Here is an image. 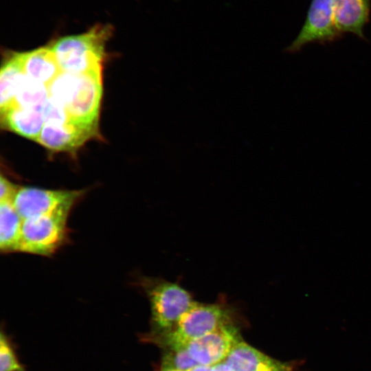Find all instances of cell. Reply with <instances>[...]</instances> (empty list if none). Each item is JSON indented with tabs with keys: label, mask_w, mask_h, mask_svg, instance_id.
<instances>
[{
	"label": "cell",
	"mask_w": 371,
	"mask_h": 371,
	"mask_svg": "<svg viewBox=\"0 0 371 371\" xmlns=\"http://www.w3.org/2000/svg\"><path fill=\"white\" fill-rule=\"evenodd\" d=\"M49 98L65 110L69 120L98 124L102 95V71H62L47 86Z\"/></svg>",
	"instance_id": "cell-1"
},
{
	"label": "cell",
	"mask_w": 371,
	"mask_h": 371,
	"mask_svg": "<svg viewBox=\"0 0 371 371\" xmlns=\"http://www.w3.org/2000/svg\"><path fill=\"white\" fill-rule=\"evenodd\" d=\"M112 32L110 25L98 24L82 34L60 37L49 47L62 71H102L106 45Z\"/></svg>",
	"instance_id": "cell-2"
},
{
	"label": "cell",
	"mask_w": 371,
	"mask_h": 371,
	"mask_svg": "<svg viewBox=\"0 0 371 371\" xmlns=\"http://www.w3.org/2000/svg\"><path fill=\"white\" fill-rule=\"evenodd\" d=\"M229 317V311L220 304H201L195 302L173 328L164 333H153L149 339L169 348H186L190 341L228 323Z\"/></svg>",
	"instance_id": "cell-3"
},
{
	"label": "cell",
	"mask_w": 371,
	"mask_h": 371,
	"mask_svg": "<svg viewBox=\"0 0 371 371\" xmlns=\"http://www.w3.org/2000/svg\"><path fill=\"white\" fill-rule=\"evenodd\" d=\"M140 283L150 301L154 333L173 328L195 303L190 293L175 282L144 278Z\"/></svg>",
	"instance_id": "cell-4"
},
{
	"label": "cell",
	"mask_w": 371,
	"mask_h": 371,
	"mask_svg": "<svg viewBox=\"0 0 371 371\" xmlns=\"http://www.w3.org/2000/svg\"><path fill=\"white\" fill-rule=\"evenodd\" d=\"M68 216L58 212L23 219L19 251L53 255L68 239Z\"/></svg>",
	"instance_id": "cell-5"
},
{
	"label": "cell",
	"mask_w": 371,
	"mask_h": 371,
	"mask_svg": "<svg viewBox=\"0 0 371 371\" xmlns=\"http://www.w3.org/2000/svg\"><path fill=\"white\" fill-rule=\"evenodd\" d=\"M84 193V190H54L19 186L12 203L23 220L58 212L69 214Z\"/></svg>",
	"instance_id": "cell-6"
},
{
	"label": "cell",
	"mask_w": 371,
	"mask_h": 371,
	"mask_svg": "<svg viewBox=\"0 0 371 371\" xmlns=\"http://www.w3.org/2000/svg\"><path fill=\"white\" fill-rule=\"evenodd\" d=\"M342 34L335 23L331 0H312L299 34L285 50L295 53L309 43H330Z\"/></svg>",
	"instance_id": "cell-7"
},
{
	"label": "cell",
	"mask_w": 371,
	"mask_h": 371,
	"mask_svg": "<svg viewBox=\"0 0 371 371\" xmlns=\"http://www.w3.org/2000/svg\"><path fill=\"white\" fill-rule=\"evenodd\" d=\"M99 136L98 124H78L67 120L45 122L36 142L50 150L72 153Z\"/></svg>",
	"instance_id": "cell-8"
},
{
	"label": "cell",
	"mask_w": 371,
	"mask_h": 371,
	"mask_svg": "<svg viewBox=\"0 0 371 371\" xmlns=\"http://www.w3.org/2000/svg\"><path fill=\"white\" fill-rule=\"evenodd\" d=\"M240 340L236 329L228 322L190 341L186 348L199 364L212 366L224 361Z\"/></svg>",
	"instance_id": "cell-9"
},
{
	"label": "cell",
	"mask_w": 371,
	"mask_h": 371,
	"mask_svg": "<svg viewBox=\"0 0 371 371\" xmlns=\"http://www.w3.org/2000/svg\"><path fill=\"white\" fill-rule=\"evenodd\" d=\"M44 104L36 107L14 104L1 112V126L36 142L45 122Z\"/></svg>",
	"instance_id": "cell-10"
},
{
	"label": "cell",
	"mask_w": 371,
	"mask_h": 371,
	"mask_svg": "<svg viewBox=\"0 0 371 371\" xmlns=\"http://www.w3.org/2000/svg\"><path fill=\"white\" fill-rule=\"evenodd\" d=\"M223 361L233 371H294L291 366L268 357L240 340Z\"/></svg>",
	"instance_id": "cell-11"
},
{
	"label": "cell",
	"mask_w": 371,
	"mask_h": 371,
	"mask_svg": "<svg viewBox=\"0 0 371 371\" xmlns=\"http://www.w3.org/2000/svg\"><path fill=\"white\" fill-rule=\"evenodd\" d=\"M336 25L343 34L351 33L364 39V28L370 20V0H331Z\"/></svg>",
	"instance_id": "cell-12"
},
{
	"label": "cell",
	"mask_w": 371,
	"mask_h": 371,
	"mask_svg": "<svg viewBox=\"0 0 371 371\" xmlns=\"http://www.w3.org/2000/svg\"><path fill=\"white\" fill-rule=\"evenodd\" d=\"M17 56L26 76L47 87L62 72L49 46L17 52Z\"/></svg>",
	"instance_id": "cell-13"
},
{
	"label": "cell",
	"mask_w": 371,
	"mask_h": 371,
	"mask_svg": "<svg viewBox=\"0 0 371 371\" xmlns=\"http://www.w3.org/2000/svg\"><path fill=\"white\" fill-rule=\"evenodd\" d=\"M25 77L17 52L9 53L2 64L0 72L1 112L14 105L19 87Z\"/></svg>",
	"instance_id": "cell-14"
},
{
	"label": "cell",
	"mask_w": 371,
	"mask_h": 371,
	"mask_svg": "<svg viewBox=\"0 0 371 371\" xmlns=\"http://www.w3.org/2000/svg\"><path fill=\"white\" fill-rule=\"evenodd\" d=\"M23 221L12 201H0V249L2 252L19 251Z\"/></svg>",
	"instance_id": "cell-15"
},
{
	"label": "cell",
	"mask_w": 371,
	"mask_h": 371,
	"mask_svg": "<svg viewBox=\"0 0 371 371\" xmlns=\"http://www.w3.org/2000/svg\"><path fill=\"white\" fill-rule=\"evenodd\" d=\"M49 98L47 87L25 77L17 91L14 104L21 106H43Z\"/></svg>",
	"instance_id": "cell-16"
},
{
	"label": "cell",
	"mask_w": 371,
	"mask_h": 371,
	"mask_svg": "<svg viewBox=\"0 0 371 371\" xmlns=\"http://www.w3.org/2000/svg\"><path fill=\"white\" fill-rule=\"evenodd\" d=\"M197 365L186 348H169L164 355L161 369L186 371Z\"/></svg>",
	"instance_id": "cell-17"
},
{
	"label": "cell",
	"mask_w": 371,
	"mask_h": 371,
	"mask_svg": "<svg viewBox=\"0 0 371 371\" xmlns=\"http://www.w3.org/2000/svg\"><path fill=\"white\" fill-rule=\"evenodd\" d=\"M0 371H25L9 338L3 330L0 335Z\"/></svg>",
	"instance_id": "cell-18"
},
{
	"label": "cell",
	"mask_w": 371,
	"mask_h": 371,
	"mask_svg": "<svg viewBox=\"0 0 371 371\" xmlns=\"http://www.w3.org/2000/svg\"><path fill=\"white\" fill-rule=\"evenodd\" d=\"M19 188V186L12 183L1 175L0 178V201H12Z\"/></svg>",
	"instance_id": "cell-19"
},
{
	"label": "cell",
	"mask_w": 371,
	"mask_h": 371,
	"mask_svg": "<svg viewBox=\"0 0 371 371\" xmlns=\"http://www.w3.org/2000/svg\"><path fill=\"white\" fill-rule=\"evenodd\" d=\"M210 371H233V370L225 361H223L211 366Z\"/></svg>",
	"instance_id": "cell-20"
},
{
	"label": "cell",
	"mask_w": 371,
	"mask_h": 371,
	"mask_svg": "<svg viewBox=\"0 0 371 371\" xmlns=\"http://www.w3.org/2000/svg\"><path fill=\"white\" fill-rule=\"evenodd\" d=\"M210 369L211 366L199 364L186 371H210Z\"/></svg>",
	"instance_id": "cell-21"
},
{
	"label": "cell",
	"mask_w": 371,
	"mask_h": 371,
	"mask_svg": "<svg viewBox=\"0 0 371 371\" xmlns=\"http://www.w3.org/2000/svg\"><path fill=\"white\" fill-rule=\"evenodd\" d=\"M161 371H175V370H161Z\"/></svg>",
	"instance_id": "cell-22"
}]
</instances>
